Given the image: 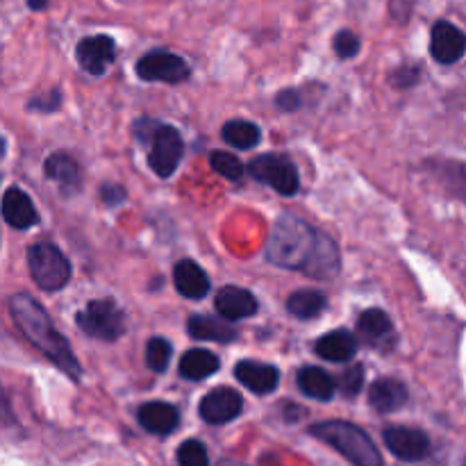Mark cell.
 Masks as SVG:
<instances>
[{
    "label": "cell",
    "instance_id": "obj_1",
    "mask_svg": "<svg viewBox=\"0 0 466 466\" xmlns=\"http://www.w3.org/2000/svg\"><path fill=\"white\" fill-rule=\"evenodd\" d=\"M9 312L12 319L16 321L18 330L25 335V339L39 350L41 355L50 360L57 369H62L66 376H71L73 380H80L82 369L77 364L76 355H73L68 341L55 330L53 321L48 319V314L44 312L39 303H36L32 296L27 294H14L9 299Z\"/></svg>",
    "mask_w": 466,
    "mask_h": 466
},
{
    "label": "cell",
    "instance_id": "obj_2",
    "mask_svg": "<svg viewBox=\"0 0 466 466\" xmlns=\"http://www.w3.org/2000/svg\"><path fill=\"white\" fill-rule=\"evenodd\" d=\"M317 230L296 214H280L267 241V259L276 267L303 271L317 244Z\"/></svg>",
    "mask_w": 466,
    "mask_h": 466
},
{
    "label": "cell",
    "instance_id": "obj_3",
    "mask_svg": "<svg viewBox=\"0 0 466 466\" xmlns=\"http://www.w3.org/2000/svg\"><path fill=\"white\" fill-rule=\"evenodd\" d=\"M309 435L332 446L353 466H382V455L362 428L349 421H326L309 428Z\"/></svg>",
    "mask_w": 466,
    "mask_h": 466
},
{
    "label": "cell",
    "instance_id": "obj_4",
    "mask_svg": "<svg viewBox=\"0 0 466 466\" xmlns=\"http://www.w3.org/2000/svg\"><path fill=\"white\" fill-rule=\"evenodd\" d=\"M137 137L144 144H150L148 164L159 177L173 176V171L180 164L182 153H185V141L180 132L171 126H164L159 121H137Z\"/></svg>",
    "mask_w": 466,
    "mask_h": 466
},
{
    "label": "cell",
    "instance_id": "obj_5",
    "mask_svg": "<svg viewBox=\"0 0 466 466\" xmlns=\"http://www.w3.org/2000/svg\"><path fill=\"white\" fill-rule=\"evenodd\" d=\"M27 267L44 291H59L71 280V264L53 244H35L27 248Z\"/></svg>",
    "mask_w": 466,
    "mask_h": 466
},
{
    "label": "cell",
    "instance_id": "obj_6",
    "mask_svg": "<svg viewBox=\"0 0 466 466\" xmlns=\"http://www.w3.org/2000/svg\"><path fill=\"white\" fill-rule=\"evenodd\" d=\"M77 326L94 339L116 341L126 332V314L112 299H98L77 312Z\"/></svg>",
    "mask_w": 466,
    "mask_h": 466
},
{
    "label": "cell",
    "instance_id": "obj_7",
    "mask_svg": "<svg viewBox=\"0 0 466 466\" xmlns=\"http://www.w3.org/2000/svg\"><path fill=\"white\" fill-rule=\"evenodd\" d=\"M248 173L262 185H268L280 196H294L299 191V168L282 155H259L248 164Z\"/></svg>",
    "mask_w": 466,
    "mask_h": 466
},
{
    "label": "cell",
    "instance_id": "obj_8",
    "mask_svg": "<svg viewBox=\"0 0 466 466\" xmlns=\"http://www.w3.org/2000/svg\"><path fill=\"white\" fill-rule=\"evenodd\" d=\"M137 76L146 82L177 85V82H185L189 77V66L177 55L167 53V50H153L137 62Z\"/></svg>",
    "mask_w": 466,
    "mask_h": 466
},
{
    "label": "cell",
    "instance_id": "obj_9",
    "mask_svg": "<svg viewBox=\"0 0 466 466\" xmlns=\"http://www.w3.org/2000/svg\"><path fill=\"white\" fill-rule=\"evenodd\" d=\"M382 440H385L387 449L403 462H419V460L428 458V453H431V437L419 431V428H387Z\"/></svg>",
    "mask_w": 466,
    "mask_h": 466
},
{
    "label": "cell",
    "instance_id": "obj_10",
    "mask_svg": "<svg viewBox=\"0 0 466 466\" xmlns=\"http://www.w3.org/2000/svg\"><path fill=\"white\" fill-rule=\"evenodd\" d=\"M241 410H244V399L239 396V391L230 390V387H217L200 400V417L212 426L235 421Z\"/></svg>",
    "mask_w": 466,
    "mask_h": 466
},
{
    "label": "cell",
    "instance_id": "obj_11",
    "mask_svg": "<svg viewBox=\"0 0 466 466\" xmlns=\"http://www.w3.org/2000/svg\"><path fill=\"white\" fill-rule=\"evenodd\" d=\"M76 57L80 68H85L91 76H103L107 71L109 64L116 57V44H114L112 36L96 35V36H85V39L77 44Z\"/></svg>",
    "mask_w": 466,
    "mask_h": 466
},
{
    "label": "cell",
    "instance_id": "obj_12",
    "mask_svg": "<svg viewBox=\"0 0 466 466\" xmlns=\"http://www.w3.org/2000/svg\"><path fill=\"white\" fill-rule=\"evenodd\" d=\"M466 48L464 32L455 27L453 23L440 21L432 27L431 53L440 64H455L462 59Z\"/></svg>",
    "mask_w": 466,
    "mask_h": 466
},
{
    "label": "cell",
    "instance_id": "obj_13",
    "mask_svg": "<svg viewBox=\"0 0 466 466\" xmlns=\"http://www.w3.org/2000/svg\"><path fill=\"white\" fill-rule=\"evenodd\" d=\"M339 250L337 244L328 235L319 232L317 244H314L312 255H309L308 264L303 267V273L317 280H330L339 273Z\"/></svg>",
    "mask_w": 466,
    "mask_h": 466
},
{
    "label": "cell",
    "instance_id": "obj_14",
    "mask_svg": "<svg viewBox=\"0 0 466 466\" xmlns=\"http://www.w3.org/2000/svg\"><path fill=\"white\" fill-rule=\"evenodd\" d=\"M235 376L246 390H250L253 394L267 396L271 391L278 390L280 385V371L271 364L253 362V360H244L235 367Z\"/></svg>",
    "mask_w": 466,
    "mask_h": 466
},
{
    "label": "cell",
    "instance_id": "obj_15",
    "mask_svg": "<svg viewBox=\"0 0 466 466\" xmlns=\"http://www.w3.org/2000/svg\"><path fill=\"white\" fill-rule=\"evenodd\" d=\"M0 212H3L5 221L12 228H16V230H27V228L36 226V221H39L35 203H32L30 196L23 189H18V187H12V189L5 191Z\"/></svg>",
    "mask_w": 466,
    "mask_h": 466
},
{
    "label": "cell",
    "instance_id": "obj_16",
    "mask_svg": "<svg viewBox=\"0 0 466 466\" xmlns=\"http://www.w3.org/2000/svg\"><path fill=\"white\" fill-rule=\"evenodd\" d=\"M410 400L408 387L396 378H380L369 390V405L380 414L399 412Z\"/></svg>",
    "mask_w": 466,
    "mask_h": 466
},
{
    "label": "cell",
    "instance_id": "obj_17",
    "mask_svg": "<svg viewBox=\"0 0 466 466\" xmlns=\"http://www.w3.org/2000/svg\"><path fill=\"white\" fill-rule=\"evenodd\" d=\"M217 309L226 321H239L258 312V299L241 287H223L217 294Z\"/></svg>",
    "mask_w": 466,
    "mask_h": 466
},
{
    "label": "cell",
    "instance_id": "obj_18",
    "mask_svg": "<svg viewBox=\"0 0 466 466\" xmlns=\"http://www.w3.org/2000/svg\"><path fill=\"white\" fill-rule=\"evenodd\" d=\"M137 419H139L141 428L153 435H171L173 431L180 423V414L173 405L162 403V400H153V403L141 405L139 412H137Z\"/></svg>",
    "mask_w": 466,
    "mask_h": 466
},
{
    "label": "cell",
    "instance_id": "obj_19",
    "mask_svg": "<svg viewBox=\"0 0 466 466\" xmlns=\"http://www.w3.org/2000/svg\"><path fill=\"white\" fill-rule=\"evenodd\" d=\"M173 285L180 291L185 299H203V296L209 294V278L203 268L198 267L191 259H182V262L176 264L173 268Z\"/></svg>",
    "mask_w": 466,
    "mask_h": 466
},
{
    "label": "cell",
    "instance_id": "obj_20",
    "mask_svg": "<svg viewBox=\"0 0 466 466\" xmlns=\"http://www.w3.org/2000/svg\"><path fill=\"white\" fill-rule=\"evenodd\" d=\"M358 330L369 346L394 344V323L382 309H367V312L360 314Z\"/></svg>",
    "mask_w": 466,
    "mask_h": 466
},
{
    "label": "cell",
    "instance_id": "obj_21",
    "mask_svg": "<svg viewBox=\"0 0 466 466\" xmlns=\"http://www.w3.org/2000/svg\"><path fill=\"white\" fill-rule=\"evenodd\" d=\"M317 355L328 362H349L358 353V339L349 330H335L323 335L314 346Z\"/></svg>",
    "mask_w": 466,
    "mask_h": 466
},
{
    "label": "cell",
    "instance_id": "obj_22",
    "mask_svg": "<svg viewBox=\"0 0 466 466\" xmlns=\"http://www.w3.org/2000/svg\"><path fill=\"white\" fill-rule=\"evenodd\" d=\"M187 330H189V335L194 339L218 341V344H230V341H235L239 337V332H237V328L232 323L218 321V319L205 317V314L191 317Z\"/></svg>",
    "mask_w": 466,
    "mask_h": 466
},
{
    "label": "cell",
    "instance_id": "obj_23",
    "mask_svg": "<svg viewBox=\"0 0 466 466\" xmlns=\"http://www.w3.org/2000/svg\"><path fill=\"white\" fill-rule=\"evenodd\" d=\"M46 176L53 182L62 187L64 194H73L80 187V168H77L76 159L68 157L66 153H55L46 159L44 167Z\"/></svg>",
    "mask_w": 466,
    "mask_h": 466
},
{
    "label": "cell",
    "instance_id": "obj_24",
    "mask_svg": "<svg viewBox=\"0 0 466 466\" xmlns=\"http://www.w3.org/2000/svg\"><path fill=\"white\" fill-rule=\"evenodd\" d=\"M177 369H180V376L185 380H205L218 371V358L205 349L187 350Z\"/></svg>",
    "mask_w": 466,
    "mask_h": 466
},
{
    "label": "cell",
    "instance_id": "obj_25",
    "mask_svg": "<svg viewBox=\"0 0 466 466\" xmlns=\"http://www.w3.org/2000/svg\"><path fill=\"white\" fill-rule=\"evenodd\" d=\"M299 390L308 399L314 400H330L335 396L337 385L323 369L305 367L299 371Z\"/></svg>",
    "mask_w": 466,
    "mask_h": 466
},
{
    "label": "cell",
    "instance_id": "obj_26",
    "mask_svg": "<svg viewBox=\"0 0 466 466\" xmlns=\"http://www.w3.org/2000/svg\"><path fill=\"white\" fill-rule=\"evenodd\" d=\"M221 135H223V141H228V144L235 146V148H241V150L255 148V146L259 144V139H262V132H259V127L250 121H241V118L228 121L226 126H223Z\"/></svg>",
    "mask_w": 466,
    "mask_h": 466
},
{
    "label": "cell",
    "instance_id": "obj_27",
    "mask_svg": "<svg viewBox=\"0 0 466 466\" xmlns=\"http://www.w3.org/2000/svg\"><path fill=\"white\" fill-rule=\"evenodd\" d=\"M287 309H289V314H294L296 319H314L326 309V296H323L321 291L314 289L296 291V294H291L289 300H287Z\"/></svg>",
    "mask_w": 466,
    "mask_h": 466
},
{
    "label": "cell",
    "instance_id": "obj_28",
    "mask_svg": "<svg viewBox=\"0 0 466 466\" xmlns=\"http://www.w3.org/2000/svg\"><path fill=\"white\" fill-rule=\"evenodd\" d=\"M209 167H212L218 176H223L230 182H237L244 176V164H241L235 155L226 153V150H214V153L209 155Z\"/></svg>",
    "mask_w": 466,
    "mask_h": 466
},
{
    "label": "cell",
    "instance_id": "obj_29",
    "mask_svg": "<svg viewBox=\"0 0 466 466\" xmlns=\"http://www.w3.org/2000/svg\"><path fill=\"white\" fill-rule=\"evenodd\" d=\"M171 344H168L167 339H162V337H153V339L148 341V346H146V364L157 373L167 371L168 362H171Z\"/></svg>",
    "mask_w": 466,
    "mask_h": 466
},
{
    "label": "cell",
    "instance_id": "obj_30",
    "mask_svg": "<svg viewBox=\"0 0 466 466\" xmlns=\"http://www.w3.org/2000/svg\"><path fill=\"white\" fill-rule=\"evenodd\" d=\"M177 464L180 466H209V455L203 441L187 440L177 449Z\"/></svg>",
    "mask_w": 466,
    "mask_h": 466
},
{
    "label": "cell",
    "instance_id": "obj_31",
    "mask_svg": "<svg viewBox=\"0 0 466 466\" xmlns=\"http://www.w3.org/2000/svg\"><path fill=\"white\" fill-rule=\"evenodd\" d=\"M332 46H335L337 57L350 59L360 53V36L350 30H341V32H337Z\"/></svg>",
    "mask_w": 466,
    "mask_h": 466
},
{
    "label": "cell",
    "instance_id": "obj_32",
    "mask_svg": "<svg viewBox=\"0 0 466 466\" xmlns=\"http://www.w3.org/2000/svg\"><path fill=\"white\" fill-rule=\"evenodd\" d=\"M362 382H364V369L362 367H350L349 371L341 373L339 378V390L344 391V396H355L360 394L362 390Z\"/></svg>",
    "mask_w": 466,
    "mask_h": 466
},
{
    "label": "cell",
    "instance_id": "obj_33",
    "mask_svg": "<svg viewBox=\"0 0 466 466\" xmlns=\"http://www.w3.org/2000/svg\"><path fill=\"white\" fill-rule=\"evenodd\" d=\"M59 103H62V98H59V91H50V94H46L44 98H35L30 100V105L27 107L30 109H39V112H53V109L59 107Z\"/></svg>",
    "mask_w": 466,
    "mask_h": 466
},
{
    "label": "cell",
    "instance_id": "obj_34",
    "mask_svg": "<svg viewBox=\"0 0 466 466\" xmlns=\"http://www.w3.org/2000/svg\"><path fill=\"white\" fill-rule=\"evenodd\" d=\"M414 80H417V66H412V68L403 66V68H399L394 76H391V82H394V85H399L400 89H405V86H412Z\"/></svg>",
    "mask_w": 466,
    "mask_h": 466
},
{
    "label": "cell",
    "instance_id": "obj_35",
    "mask_svg": "<svg viewBox=\"0 0 466 466\" xmlns=\"http://www.w3.org/2000/svg\"><path fill=\"white\" fill-rule=\"evenodd\" d=\"M100 196H103V200L107 205H118L123 198H126V191L121 189V187H114V185H107L100 189Z\"/></svg>",
    "mask_w": 466,
    "mask_h": 466
},
{
    "label": "cell",
    "instance_id": "obj_36",
    "mask_svg": "<svg viewBox=\"0 0 466 466\" xmlns=\"http://www.w3.org/2000/svg\"><path fill=\"white\" fill-rule=\"evenodd\" d=\"M278 105L282 109H296L300 105V96L296 91H285V94L278 96Z\"/></svg>",
    "mask_w": 466,
    "mask_h": 466
},
{
    "label": "cell",
    "instance_id": "obj_37",
    "mask_svg": "<svg viewBox=\"0 0 466 466\" xmlns=\"http://www.w3.org/2000/svg\"><path fill=\"white\" fill-rule=\"evenodd\" d=\"M48 5V0H27V7L32 9H44Z\"/></svg>",
    "mask_w": 466,
    "mask_h": 466
},
{
    "label": "cell",
    "instance_id": "obj_38",
    "mask_svg": "<svg viewBox=\"0 0 466 466\" xmlns=\"http://www.w3.org/2000/svg\"><path fill=\"white\" fill-rule=\"evenodd\" d=\"M5 150H7V144H5V139H3V137H0V157H3V155H5Z\"/></svg>",
    "mask_w": 466,
    "mask_h": 466
},
{
    "label": "cell",
    "instance_id": "obj_39",
    "mask_svg": "<svg viewBox=\"0 0 466 466\" xmlns=\"http://www.w3.org/2000/svg\"><path fill=\"white\" fill-rule=\"evenodd\" d=\"M221 466H244V464H237V462H223Z\"/></svg>",
    "mask_w": 466,
    "mask_h": 466
}]
</instances>
